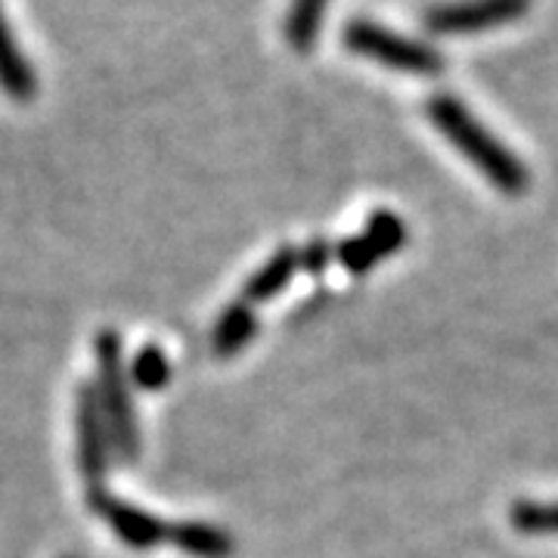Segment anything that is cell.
Masks as SVG:
<instances>
[{"label": "cell", "instance_id": "obj_12", "mask_svg": "<svg viewBox=\"0 0 558 558\" xmlns=\"http://www.w3.org/2000/svg\"><path fill=\"white\" fill-rule=\"evenodd\" d=\"M336 258L351 274H369L379 264V252L373 248V242L360 233V236H351V240L341 242L339 248H336Z\"/></svg>", "mask_w": 558, "mask_h": 558}, {"label": "cell", "instance_id": "obj_10", "mask_svg": "<svg viewBox=\"0 0 558 558\" xmlns=\"http://www.w3.org/2000/svg\"><path fill=\"white\" fill-rule=\"evenodd\" d=\"M512 524L531 537H558V502H515Z\"/></svg>", "mask_w": 558, "mask_h": 558}, {"label": "cell", "instance_id": "obj_1", "mask_svg": "<svg viewBox=\"0 0 558 558\" xmlns=\"http://www.w3.org/2000/svg\"><path fill=\"white\" fill-rule=\"evenodd\" d=\"M428 119L438 128L444 137L457 146L465 159L478 168L484 178L497 186L502 196H524L531 174L521 165L519 156L512 149H506L484 124H481L465 102H459L457 97H432L428 100Z\"/></svg>", "mask_w": 558, "mask_h": 558}, {"label": "cell", "instance_id": "obj_14", "mask_svg": "<svg viewBox=\"0 0 558 558\" xmlns=\"http://www.w3.org/2000/svg\"><path fill=\"white\" fill-rule=\"evenodd\" d=\"M332 255H336V252H332V245H329V242L314 240L307 248H304V252H301V267H304V270H311V274H319V270L332 260Z\"/></svg>", "mask_w": 558, "mask_h": 558}, {"label": "cell", "instance_id": "obj_6", "mask_svg": "<svg viewBox=\"0 0 558 558\" xmlns=\"http://www.w3.org/2000/svg\"><path fill=\"white\" fill-rule=\"evenodd\" d=\"M255 329H258V319L252 314L248 304H230L223 314H220L218 326H215V336H211V348L218 357H233L240 354L248 341L255 339Z\"/></svg>", "mask_w": 558, "mask_h": 558}, {"label": "cell", "instance_id": "obj_2", "mask_svg": "<svg viewBox=\"0 0 558 558\" xmlns=\"http://www.w3.org/2000/svg\"><path fill=\"white\" fill-rule=\"evenodd\" d=\"M344 44L360 57H369L379 65L398 69L407 75H440L444 72V57L438 50H432L428 44L403 38L391 28H381L376 22H351L344 28Z\"/></svg>", "mask_w": 558, "mask_h": 558}, {"label": "cell", "instance_id": "obj_3", "mask_svg": "<svg viewBox=\"0 0 558 558\" xmlns=\"http://www.w3.org/2000/svg\"><path fill=\"white\" fill-rule=\"evenodd\" d=\"M527 10H531V0H459V3L432 10L425 25L435 35H475V32L519 22Z\"/></svg>", "mask_w": 558, "mask_h": 558}, {"label": "cell", "instance_id": "obj_11", "mask_svg": "<svg viewBox=\"0 0 558 558\" xmlns=\"http://www.w3.org/2000/svg\"><path fill=\"white\" fill-rule=\"evenodd\" d=\"M363 236L373 242V248L379 252V258H388V255H395L400 245L407 242V227H403V220L398 215H391V211H376L369 223H366V230H363Z\"/></svg>", "mask_w": 558, "mask_h": 558}, {"label": "cell", "instance_id": "obj_7", "mask_svg": "<svg viewBox=\"0 0 558 558\" xmlns=\"http://www.w3.org/2000/svg\"><path fill=\"white\" fill-rule=\"evenodd\" d=\"M326 7H329V0H292L289 20H286V40L295 53H311L317 47Z\"/></svg>", "mask_w": 558, "mask_h": 558}, {"label": "cell", "instance_id": "obj_5", "mask_svg": "<svg viewBox=\"0 0 558 558\" xmlns=\"http://www.w3.org/2000/svg\"><path fill=\"white\" fill-rule=\"evenodd\" d=\"M0 87L16 100H28L35 94V75L7 28L3 10H0Z\"/></svg>", "mask_w": 558, "mask_h": 558}, {"label": "cell", "instance_id": "obj_4", "mask_svg": "<svg viewBox=\"0 0 558 558\" xmlns=\"http://www.w3.org/2000/svg\"><path fill=\"white\" fill-rule=\"evenodd\" d=\"M299 267H301L299 248H292V245L279 248L277 255L267 260L255 277L248 279V286H245V299L270 301L274 295H279L289 282H292V277L299 274Z\"/></svg>", "mask_w": 558, "mask_h": 558}, {"label": "cell", "instance_id": "obj_8", "mask_svg": "<svg viewBox=\"0 0 558 558\" xmlns=\"http://www.w3.org/2000/svg\"><path fill=\"white\" fill-rule=\"evenodd\" d=\"M106 519H109V524H116V531L124 543L140 546V549H146V546H153L165 537V527L153 515L131 509V506H121V502H109Z\"/></svg>", "mask_w": 558, "mask_h": 558}, {"label": "cell", "instance_id": "obj_13", "mask_svg": "<svg viewBox=\"0 0 558 558\" xmlns=\"http://www.w3.org/2000/svg\"><path fill=\"white\" fill-rule=\"evenodd\" d=\"M134 379L143 388H161L168 381V357L161 354L159 348H146L140 354L137 366H134Z\"/></svg>", "mask_w": 558, "mask_h": 558}, {"label": "cell", "instance_id": "obj_9", "mask_svg": "<svg viewBox=\"0 0 558 558\" xmlns=\"http://www.w3.org/2000/svg\"><path fill=\"white\" fill-rule=\"evenodd\" d=\"M171 539L178 543L180 549H186L190 556L196 558H227L233 553V539L227 531L220 527H211V524H178Z\"/></svg>", "mask_w": 558, "mask_h": 558}]
</instances>
